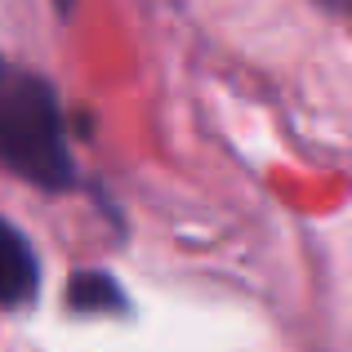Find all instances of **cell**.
Here are the masks:
<instances>
[{"label": "cell", "mask_w": 352, "mask_h": 352, "mask_svg": "<svg viewBox=\"0 0 352 352\" xmlns=\"http://www.w3.org/2000/svg\"><path fill=\"white\" fill-rule=\"evenodd\" d=\"M67 285H72L67 303L76 312H112V308H125L116 281H112V276H103V272H80V276H72Z\"/></svg>", "instance_id": "3"}, {"label": "cell", "mask_w": 352, "mask_h": 352, "mask_svg": "<svg viewBox=\"0 0 352 352\" xmlns=\"http://www.w3.org/2000/svg\"><path fill=\"white\" fill-rule=\"evenodd\" d=\"M41 294V258L32 241L18 232L9 219H0V308L23 312Z\"/></svg>", "instance_id": "2"}, {"label": "cell", "mask_w": 352, "mask_h": 352, "mask_svg": "<svg viewBox=\"0 0 352 352\" xmlns=\"http://www.w3.org/2000/svg\"><path fill=\"white\" fill-rule=\"evenodd\" d=\"M0 165L41 192H72L80 179L54 80L5 54H0Z\"/></svg>", "instance_id": "1"}]
</instances>
